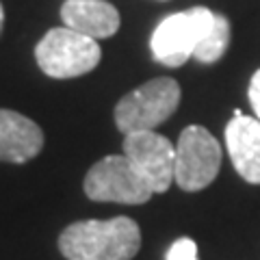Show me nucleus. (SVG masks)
<instances>
[{
  "mask_svg": "<svg viewBox=\"0 0 260 260\" xmlns=\"http://www.w3.org/2000/svg\"><path fill=\"white\" fill-rule=\"evenodd\" d=\"M68 260H133L141 249V230L135 219H85L70 223L59 237Z\"/></svg>",
  "mask_w": 260,
  "mask_h": 260,
  "instance_id": "1",
  "label": "nucleus"
},
{
  "mask_svg": "<svg viewBox=\"0 0 260 260\" xmlns=\"http://www.w3.org/2000/svg\"><path fill=\"white\" fill-rule=\"evenodd\" d=\"M39 70L50 78H76L98 68L102 50L98 39L70 26L50 28L35 48Z\"/></svg>",
  "mask_w": 260,
  "mask_h": 260,
  "instance_id": "2",
  "label": "nucleus"
},
{
  "mask_svg": "<svg viewBox=\"0 0 260 260\" xmlns=\"http://www.w3.org/2000/svg\"><path fill=\"white\" fill-rule=\"evenodd\" d=\"M180 95L178 80L167 76L152 78L117 102L115 126L124 135L154 130L176 113Z\"/></svg>",
  "mask_w": 260,
  "mask_h": 260,
  "instance_id": "3",
  "label": "nucleus"
},
{
  "mask_svg": "<svg viewBox=\"0 0 260 260\" xmlns=\"http://www.w3.org/2000/svg\"><path fill=\"white\" fill-rule=\"evenodd\" d=\"M213 24L215 13L208 7H191L186 11L167 15L152 32V56L167 68H180L195 54Z\"/></svg>",
  "mask_w": 260,
  "mask_h": 260,
  "instance_id": "4",
  "label": "nucleus"
},
{
  "mask_svg": "<svg viewBox=\"0 0 260 260\" xmlns=\"http://www.w3.org/2000/svg\"><path fill=\"white\" fill-rule=\"evenodd\" d=\"M83 189L89 200L115 204H145L154 195L148 180L126 154H111L98 160L87 172Z\"/></svg>",
  "mask_w": 260,
  "mask_h": 260,
  "instance_id": "5",
  "label": "nucleus"
},
{
  "mask_svg": "<svg viewBox=\"0 0 260 260\" xmlns=\"http://www.w3.org/2000/svg\"><path fill=\"white\" fill-rule=\"evenodd\" d=\"M221 145L204 126H186L176 143V184L182 191H202L217 178Z\"/></svg>",
  "mask_w": 260,
  "mask_h": 260,
  "instance_id": "6",
  "label": "nucleus"
},
{
  "mask_svg": "<svg viewBox=\"0 0 260 260\" xmlns=\"http://www.w3.org/2000/svg\"><path fill=\"white\" fill-rule=\"evenodd\" d=\"M124 154L154 193H165L176 182V145L154 130L130 133L124 139Z\"/></svg>",
  "mask_w": 260,
  "mask_h": 260,
  "instance_id": "7",
  "label": "nucleus"
},
{
  "mask_svg": "<svg viewBox=\"0 0 260 260\" xmlns=\"http://www.w3.org/2000/svg\"><path fill=\"white\" fill-rule=\"evenodd\" d=\"M225 148L243 180L260 184V119L234 111L225 126Z\"/></svg>",
  "mask_w": 260,
  "mask_h": 260,
  "instance_id": "8",
  "label": "nucleus"
},
{
  "mask_svg": "<svg viewBox=\"0 0 260 260\" xmlns=\"http://www.w3.org/2000/svg\"><path fill=\"white\" fill-rule=\"evenodd\" d=\"M44 148V130L30 117L11 109H0V160L26 162Z\"/></svg>",
  "mask_w": 260,
  "mask_h": 260,
  "instance_id": "9",
  "label": "nucleus"
},
{
  "mask_svg": "<svg viewBox=\"0 0 260 260\" xmlns=\"http://www.w3.org/2000/svg\"><path fill=\"white\" fill-rule=\"evenodd\" d=\"M65 26L93 39H107L119 30V11L104 0H65L61 7Z\"/></svg>",
  "mask_w": 260,
  "mask_h": 260,
  "instance_id": "10",
  "label": "nucleus"
},
{
  "mask_svg": "<svg viewBox=\"0 0 260 260\" xmlns=\"http://www.w3.org/2000/svg\"><path fill=\"white\" fill-rule=\"evenodd\" d=\"M230 37H232V26H230V20L221 13H215V24L213 28L208 30V35L202 39L198 50H195L193 59L210 65V63H217L221 56L225 54L228 46H230Z\"/></svg>",
  "mask_w": 260,
  "mask_h": 260,
  "instance_id": "11",
  "label": "nucleus"
},
{
  "mask_svg": "<svg viewBox=\"0 0 260 260\" xmlns=\"http://www.w3.org/2000/svg\"><path fill=\"white\" fill-rule=\"evenodd\" d=\"M165 260H198V245L189 237H182L172 243V247L167 249Z\"/></svg>",
  "mask_w": 260,
  "mask_h": 260,
  "instance_id": "12",
  "label": "nucleus"
},
{
  "mask_svg": "<svg viewBox=\"0 0 260 260\" xmlns=\"http://www.w3.org/2000/svg\"><path fill=\"white\" fill-rule=\"evenodd\" d=\"M247 95H249L251 109H254V115L260 119V70L249 80V91H247Z\"/></svg>",
  "mask_w": 260,
  "mask_h": 260,
  "instance_id": "13",
  "label": "nucleus"
},
{
  "mask_svg": "<svg viewBox=\"0 0 260 260\" xmlns=\"http://www.w3.org/2000/svg\"><path fill=\"white\" fill-rule=\"evenodd\" d=\"M5 26V9H3V3H0V32H3Z\"/></svg>",
  "mask_w": 260,
  "mask_h": 260,
  "instance_id": "14",
  "label": "nucleus"
}]
</instances>
